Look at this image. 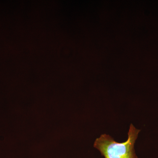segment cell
Returning <instances> with one entry per match:
<instances>
[{"instance_id": "obj_1", "label": "cell", "mask_w": 158, "mask_h": 158, "mask_svg": "<svg viewBox=\"0 0 158 158\" xmlns=\"http://www.w3.org/2000/svg\"><path fill=\"white\" fill-rule=\"evenodd\" d=\"M140 131L131 124L128 139L125 142L118 143L109 135L104 134L97 138L94 147L100 152L105 158H138L134 145Z\"/></svg>"}]
</instances>
